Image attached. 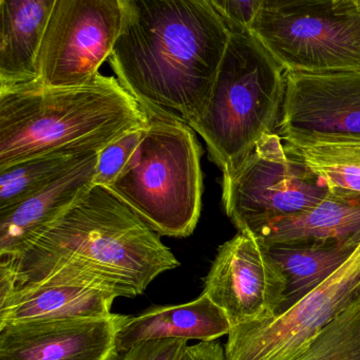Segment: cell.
I'll return each instance as SVG.
<instances>
[{
    "label": "cell",
    "instance_id": "9a60e30c",
    "mask_svg": "<svg viewBox=\"0 0 360 360\" xmlns=\"http://www.w3.org/2000/svg\"><path fill=\"white\" fill-rule=\"evenodd\" d=\"M117 297L67 282H39L18 286L0 301V328L20 322L110 315Z\"/></svg>",
    "mask_w": 360,
    "mask_h": 360
},
{
    "label": "cell",
    "instance_id": "ffe728a7",
    "mask_svg": "<svg viewBox=\"0 0 360 360\" xmlns=\"http://www.w3.org/2000/svg\"><path fill=\"white\" fill-rule=\"evenodd\" d=\"M284 145L290 155L303 162L328 188L360 193V144Z\"/></svg>",
    "mask_w": 360,
    "mask_h": 360
},
{
    "label": "cell",
    "instance_id": "d6986e66",
    "mask_svg": "<svg viewBox=\"0 0 360 360\" xmlns=\"http://www.w3.org/2000/svg\"><path fill=\"white\" fill-rule=\"evenodd\" d=\"M92 153L56 151L0 170V210L12 207L43 191Z\"/></svg>",
    "mask_w": 360,
    "mask_h": 360
},
{
    "label": "cell",
    "instance_id": "ac0fdd59",
    "mask_svg": "<svg viewBox=\"0 0 360 360\" xmlns=\"http://www.w3.org/2000/svg\"><path fill=\"white\" fill-rule=\"evenodd\" d=\"M359 244L360 240L264 244L285 279V294L278 315L288 311L336 273L353 256Z\"/></svg>",
    "mask_w": 360,
    "mask_h": 360
},
{
    "label": "cell",
    "instance_id": "9c48e42d",
    "mask_svg": "<svg viewBox=\"0 0 360 360\" xmlns=\"http://www.w3.org/2000/svg\"><path fill=\"white\" fill-rule=\"evenodd\" d=\"M122 20L121 0H56L37 58L39 79L28 88L91 81L110 58Z\"/></svg>",
    "mask_w": 360,
    "mask_h": 360
},
{
    "label": "cell",
    "instance_id": "30bf717a",
    "mask_svg": "<svg viewBox=\"0 0 360 360\" xmlns=\"http://www.w3.org/2000/svg\"><path fill=\"white\" fill-rule=\"evenodd\" d=\"M285 79L277 132L284 143L360 144V70L286 72Z\"/></svg>",
    "mask_w": 360,
    "mask_h": 360
},
{
    "label": "cell",
    "instance_id": "484cf974",
    "mask_svg": "<svg viewBox=\"0 0 360 360\" xmlns=\"http://www.w3.org/2000/svg\"><path fill=\"white\" fill-rule=\"evenodd\" d=\"M357 5H358V7H359V9H360V0H357Z\"/></svg>",
    "mask_w": 360,
    "mask_h": 360
},
{
    "label": "cell",
    "instance_id": "cb8c5ba5",
    "mask_svg": "<svg viewBox=\"0 0 360 360\" xmlns=\"http://www.w3.org/2000/svg\"><path fill=\"white\" fill-rule=\"evenodd\" d=\"M187 345L184 339L143 341L128 349L121 360H180Z\"/></svg>",
    "mask_w": 360,
    "mask_h": 360
},
{
    "label": "cell",
    "instance_id": "277c9868",
    "mask_svg": "<svg viewBox=\"0 0 360 360\" xmlns=\"http://www.w3.org/2000/svg\"><path fill=\"white\" fill-rule=\"evenodd\" d=\"M229 30L207 107L189 126L205 141L210 159L222 172L275 132L286 86L285 70L250 31Z\"/></svg>",
    "mask_w": 360,
    "mask_h": 360
},
{
    "label": "cell",
    "instance_id": "7402d4cb",
    "mask_svg": "<svg viewBox=\"0 0 360 360\" xmlns=\"http://www.w3.org/2000/svg\"><path fill=\"white\" fill-rule=\"evenodd\" d=\"M147 125L130 130L98 153L94 185L109 187L115 182L140 144Z\"/></svg>",
    "mask_w": 360,
    "mask_h": 360
},
{
    "label": "cell",
    "instance_id": "44dd1931",
    "mask_svg": "<svg viewBox=\"0 0 360 360\" xmlns=\"http://www.w3.org/2000/svg\"><path fill=\"white\" fill-rule=\"evenodd\" d=\"M297 360H360V296Z\"/></svg>",
    "mask_w": 360,
    "mask_h": 360
},
{
    "label": "cell",
    "instance_id": "d4e9b609",
    "mask_svg": "<svg viewBox=\"0 0 360 360\" xmlns=\"http://www.w3.org/2000/svg\"><path fill=\"white\" fill-rule=\"evenodd\" d=\"M180 360H225V352L222 345L216 341L187 345Z\"/></svg>",
    "mask_w": 360,
    "mask_h": 360
},
{
    "label": "cell",
    "instance_id": "52a82bcc",
    "mask_svg": "<svg viewBox=\"0 0 360 360\" xmlns=\"http://www.w3.org/2000/svg\"><path fill=\"white\" fill-rule=\"evenodd\" d=\"M328 191L321 178L288 153L277 132L263 136L241 163L223 172V206L239 233L311 210Z\"/></svg>",
    "mask_w": 360,
    "mask_h": 360
},
{
    "label": "cell",
    "instance_id": "8fae6325",
    "mask_svg": "<svg viewBox=\"0 0 360 360\" xmlns=\"http://www.w3.org/2000/svg\"><path fill=\"white\" fill-rule=\"evenodd\" d=\"M285 279L264 244L250 233H238L219 248L203 294L229 318L231 328L264 321L279 314Z\"/></svg>",
    "mask_w": 360,
    "mask_h": 360
},
{
    "label": "cell",
    "instance_id": "7a4b0ae2",
    "mask_svg": "<svg viewBox=\"0 0 360 360\" xmlns=\"http://www.w3.org/2000/svg\"><path fill=\"white\" fill-rule=\"evenodd\" d=\"M16 288L67 282L117 297H136L180 266L160 236L110 189L94 185L22 252L0 259Z\"/></svg>",
    "mask_w": 360,
    "mask_h": 360
},
{
    "label": "cell",
    "instance_id": "8992f818",
    "mask_svg": "<svg viewBox=\"0 0 360 360\" xmlns=\"http://www.w3.org/2000/svg\"><path fill=\"white\" fill-rule=\"evenodd\" d=\"M250 32L285 72L360 70L357 0H262Z\"/></svg>",
    "mask_w": 360,
    "mask_h": 360
},
{
    "label": "cell",
    "instance_id": "7c38bea8",
    "mask_svg": "<svg viewBox=\"0 0 360 360\" xmlns=\"http://www.w3.org/2000/svg\"><path fill=\"white\" fill-rule=\"evenodd\" d=\"M129 316L20 322L0 328V360H121L117 334Z\"/></svg>",
    "mask_w": 360,
    "mask_h": 360
},
{
    "label": "cell",
    "instance_id": "6da1fadb",
    "mask_svg": "<svg viewBox=\"0 0 360 360\" xmlns=\"http://www.w3.org/2000/svg\"><path fill=\"white\" fill-rule=\"evenodd\" d=\"M111 66L148 115L191 126L207 107L231 30L210 0H121Z\"/></svg>",
    "mask_w": 360,
    "mask_h": 360
},
{
    "label": "cell",
    "instance_id": "3957f363",
    "mask_svg": "<svg viewBox=\"0 0 360 360\" xmlns=\"http://www.w3.org/2000/svg\"><path fill=\"white\" fill-rule=\"evenodd\" d=\"M148 123L117 79L101 73L73 87L0 92V170L56 151L100 153Z\"/></svg>",
    "mask_w": 360,
    "mask_h": 360
},
{
    "label": "cell",
    "instance_id": "5bb4252c",
    "mask_svg": "<svg viewBox=\"0 0 360 360\" xmlns=\"http://www.w3.org/2000/svg\"><path fill=\"white\" fill-rule=\"evenodd\" d=\"M56 0H0V92L34 85L37 58Z\"/></svg>",
    "mask_w": 360,
    "mask_h": 360
},
{
    "label": "cell",
    "instance_id": "ba28073f",
    "mask_svg": "<svg viewBox=\"0 0 360 360\" xmlns=\"http://www.w3.org/2000/svg\"><path fill=\"white\" fill-rule=\"evenodd\" d=\"M359 296L360 244L336 273L288 311L231 328L225 360H297Z\"/></svg>",
    "mask_w": 360,
    "mask_h": 360
},
{
    "label": "cell",
    "instance_id": "e0dca14e",
    "mask_svg": "<svg viewBox=\"0 0 360 360\" xmlns=\"http://www.w3.org/2000/svg\"><path fill=\"white\" fill-rule=\"evenodd\" d=\"M252 235L265 245L360 240V193L330 188L311 210L271 221Z\"/></svg>",
    "mask_w": 360,
    "mask_h": 360
},
{
    "label": "cell",
    "instance_id": "5b68a950",
    "mask_svg": "<svg viewBox=\"0 0 360 360\" xmlns=\"http://www.w3.org/2000/svg\"><path fill=\"white\" fill-rule=\"evenodd\" d=\"M148 117L140 144L107 188L158 235L188 237L201 214V147L183 122Z\"/></svg>",
    "mask_w": 360,
    "mask_h": 360
},
{
    "label": "cell",
    "instance_id": "2e32d148",
    "mask_svg": "<svg viewBox=\"0 0 360 360\" xmlns=\"http://www.w3.org/2000/svg\"><path fill=\"white\" fill-rule=\"evenodd\" d=\"M231 326L224 311L206 295L188 303L151 307L126 320L117 334V349L123 357L136 343L155 339H197L210 342L229 335Z\"/></svg>",
    "mask_w": 360,
    "mask_h": 360
},
{
    "label": "cell",
    "instance_id": "4fadbf2b",
    "mask_svg": "<svg viewBox=\"0 0 360 360\" xmlns=\"http://www.w3.org/2000/svg\"><path fill=\"white\" fill-rule=\"evenodd\" d=\"M98 155H88L43 191L0 210V259L22 252L94 186Z\"/></svg>",
    "mask_w": 360,
    "mask_h": 360
},
{
    "label": "cell",
    "instance_id": "603a6c76",
    "mask_svg": "<svg viewBox=\"0 0 360 360\" xmlns=\"http://www.w3.org/2000/svg\"><path fill=\"white\" fill-rule=\"evenodd\" d=\"M229 29L252 30L262 5V0H210Z\"/></svg>",
    "mask_w": 360,
    "mask_h": 360
}]
</instances>
